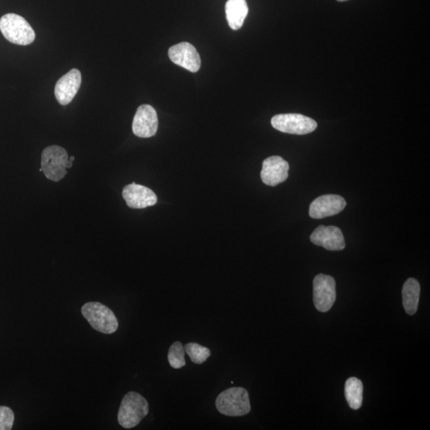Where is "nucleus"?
Masks as SVG:
<instances>
[{
  "label": "nucleus",
  "mask_w": 430,
  "mask_h": 430,
  "mask_svg": "<svg viewBox=\"0 0 430 430\" xmlns=\"http://www.w3.org/2000/svg\"><path fill=\"white\" fill-rule=\"evenodd\" d=\"M149 412V403L142 395L134 392H129L124 395L119 409V424L124 429L134 428L140 424Z\"/></svg>",
  "instance_id": "obj_1"
},
{
  "label": "nucleus",
  "mask_w": 430,
  "mask_h": 430,
  "mask_svg": "<svg viewBox=\"0 0 430 430\" xmlns=\"http://www.w3.org/2000/svg\"><path fill=\"white\" fill-rule=\"evenodd\" d=\"M72 166L68 151L65 149L52 145L45 148L42 154L41 169L48 180L58 182L68 175L66 169Z\"/></svg>",
  "instance_id": "obj_2"
},
{
  "label": "nucleus",
  "mask_w": 430,
  "mask_h": 430,
  "mask_svg": "<svg viewBox=\"0 0 430 430\" xmlns=\"http://www.w3.org/2000/svg\"><path fill=\"white\" fill-rule=\"evenodd\" d=\"M218 412L228 416H241L250 412L249 393L242 387H232L224 390L215 401Z\"/></svg>",
  "instance_id": "obj_3"
},
{
  "label": "nucleus",
  "mask_w": 430,
  "mask_h": 430,
  "mask_svg": "<svg viewBox=\"0 0 430 430\" xmlns=\"http://www.w3.org/2000/svg\"><path fill=\"white\" fill-rule=\"evenodd\" d=\"M0 31L11 43L28 45L35 41L36 32L26 19L16 14H6L0 18Z\"/></svg>",
  "instance_id": "obj_4"
},
{
  "label": "nucleus",
  "mask_w": 430,
  "mask_h": 430,
  "mask_svg": "<svg viewBox=\"0 0 430 430\" xmlns=\"http://www.w3.org/2000/svg\"><path fill=\"white\" fill-rule=\"evenodd\" d=\"M82 313L91 327L99 333L112 334L117 332L118 321L114 312L100 302L84 304Z\"/></svg>",
  "instance_id": "obj_5"
},
{
  "label": "nucleus",
  "mask_w": 430,
  "mask_h": 430,
  "mask_svg": "<svg viewBox=\"0 0 430 430\" xmlns=\"http://www.w3.org/2000/svg\"><path fill=\"white\" fill-rule=\"evenodd\" d=\"M273 127L284 134L306 135L317 128L313 119L297 114L276 115L271 120Z\"/></svg>",
  "instance_id": "obj_6"
},
{
  "label": "nucleus",
  "mask_w": 430,
  "mask_h": 430,
  "mask_svg": "<svg viewBox=\"0 0 430 430\" xmlns=\"http://www.w3.org/2000/svg\"><path fill=\"white\" fill-rule=\"evenodd\" d=\"M335 281L333 276L319 274L313 281V301L317 310L326 313L336 299Z\"/></svg>",
  "instance_id": "obj_7"
},
{
  "label": "nucleus",
  "mask_w": 430,
  "mask_h": 430,
  "mask_svg": "<svg viewBox=\"0 0 430 430\" xmlns=\"http://www.w3.org/2000/svg\"><path fill=\"white\" fill-rule=\"evenodd\" d=\"M158 127V117L155 109L149 104L141 105L132 122L134 134L138 137L149 138L156 135Z\"/></svg>",
  "instance_id": "obj_8"
},
{
  "label": "nucleus",
  "mask_w": 430,
  "mask_h": 430,
  "mask_svg": "<svg viewBox=\"0 0 430 430\" xmlns=\"http://www.w3.org/2000/svg\"><path fill=\"white\" fill-rule=\"evenodd\" d=\"M168 56L172 63L190 72H196L200 69V56L195 46L189 43L183 42L171 46Z\"/></svg>",
  "instance_id": "obj_9"
},
{
  "label": "nucleus",
  "mask_w": 430,
  "mask_h": 430,
  "mask_svg": "<svg viewBox=\"0 0 430 430\" xmlns=\"http://www.w3.org/2000/svg\"><path fill=\"white\" fill-rule=\"evenodd\" d=\"M289 165L281 156H270L263 161L261 177L268 186L275 187L289 177Z\"/></svg>",
  "instance_id": "obj_10"
},
{
  "label": "nucleus",
  "mask_w": 430,
  "mask_h": 430,
  "mask_svg": "<svg viewBox=\"0 0 430 430\" xmlns=\"http://www.w3.org/2000/svg\"><path fill=\"white\" fill-rule=\"evenodd\" d=\"M347 203L340 195H326L320 196L310 205L309 215L315 220H321L341 213Z\"/></svg>",
  "instance_id": "obj_11"
},
{
  "label": "nucleus",
  "mask_w": 430,
  "mask_h": 430,
  "mask_svg": "<svg viewBox=\"0 0 430 430\" xmlns=\"http://www.w3.org/2000/svg\"><path fill=\"white\" fill-rule=\"evenodd\" d=\"M81 84L82 74L77 69H72L59 79L55 89V95L59 104H69L77 94Z\"/></svg>",
  "instance_id": "obj_12"
},
{
  "label": "nucleus",
  "mask_w": 430,
  "mask_h": 430,
  "mask_svg": "<svg viewBox=\"0 0 430 430\" xmlns=\"http://www.w3.org/2000/svg\"><path fill=\"white\" fill-rule=\"evenodd\" d=\"M122 196L128 207L132 209L146 208L154 206L157 203V196L154 190L135 183L124 188Z\"/></svg>",
  "instance_id": "obj_13"
},
{
  "label": "nucleus",
  "mask_w": 430,
  "mask_h": 430,
  "mask_svg": "<svg viewBox=\"0 0 430 430\" xmlns=\"http://www.w3.org/2000/svg\"><path fill=\"white\" fill-rule=\"evenodd\" d=\"M310 240L316 246L330 251H340L346 246L341 230L333 226H319L311 235Z\"/></svg>",
  "instance_id": "obj_14"
},
{
  "label": "nucleus",
  "mask_w": 430,
  "mask_h": 430,
  "mask_svg": "<svg viewBox=\"0 0 430 430\" xmlns=\"http://www.w3.org/2000/svg\"><path fill=\"white\" fill-rule=\"evenodd\" d=\"M248 12L247 0H228L226 4V16L230 28L235 31L240 29Z\"/></svg>",
  "instance_id": "obj_15"
},
{
  "label": "nucleus",
  "mask_w": 430,
  "mask_h": 430,
  "mask_svg": "<svg viewBox=\"0 0 430 430\" xmlns=\"http://www.w3.org/2000/svg\"><path fill=\"white\" fill-rule=\"evenodd\" d=\"M420 284L414 279H409L402 288V301L406 313L412 316L416 313L420 299Z\"/></svg>",
  "instance_id": "obj_16"
},
{
  "label": "nucleus",
  "mask_w": 430,
  "mask_h": 430,
  "mask_svg": "<svg viewBox=\"0 0 430 430\" xmlns=\"http://www.w3.org/2000/svg\"><path fill=\"white\" fill-rule=\"evenodd\" d=\"M363 386L361 380L352 377L345 385V397L348 405L353 409H359L362 404Z\"/></svg>",
  "instance_id": "obj_17"
},
{
  "label": "nucleus",
  "mask_w": 430,
  "mask_h": 430,
  "mask_svg": "<svg viewBox=\"0 0 430 430\" xmlns=\"http://www.w3.org/2000/svg\"><path fill=\"white\" fill-rule=\"evenodd\" d=\"M185 352L196 365H202L210 356V350L196 343H189L184 347Z\"/></svg>",
  "instance_id": "obj_18"
},
{
  "label": "nucleus",
  "mask_w": 430,
  "mask_h": 430,
  "mask_svg": "<svg viewBox=\"0 0 430 430\" xmlns=\"http://www.w3.org/2000/svg\"><path fill=\"white\" fill-rule=\"evenodd\" d=\"M185 350L181 342L176 341L169 348L168 362L171 367L181 369L186 365L184 358Z\"/></svg>",
  "instance_id": "obj_19"
},
{
  "label": "nucleus",
  "mask_w": 430,
  "mask_h": 430,
  "mask_svg": "<svg viewBox=\"0 0 430 430\" xmlns=\"http://www.w3.org/2000/svg\"><path fill=\"white\" fill-rule=\"evenodd\" d=\"M15 414L8 407H0V430H10L14 425Z\"/></svg>",
  "instance_id": "obj_20"
},
{
  "label": "nucleus",
  "mask_w": 430,
  "mask_h": 430,
  "mask_svg": "<svg viewBox=\"0 0 430 430\" xmlns=\"http://www.w3.org/2000/svg\"><path fill=\"white\" fill-rule=\"evenodd\" d=\"M75 160V158L74 156H71L70 158V161H72V162L74 161Z\"/></svg>",
  "instance_id": "obj_21"
},
{
  "label": "nucleus",
  "mask_w": 430,
  "mask_h": 430,
  "mask_svg": "<svg viewBox=\"0 0 430 430\" xmlns=\"http://www.w3.org/2000/svg\"><path fill=\"white\" fill-rule=\"evenodd\" d=\"M337 1H339V2H344V1H348V0H337Z\"/></svg>",
  "instance_id": "obj_22"
}]
</instances>
